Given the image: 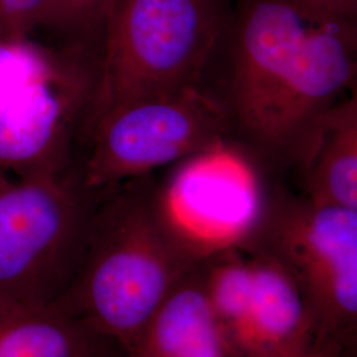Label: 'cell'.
I'll use <instances>...</instances> for the list:
<instances>
[{
  "label": "cell",
  "mask_w": 357,
  "mask_h": 357,
  "mask_svg": "<svg viewBox=\"0 0 357 357\" xmlns=\"http://www.w3.org/2000/svg\"><path fill=\"white\" fill-rule=\"evenodd\" d=\"M218 52L217 86L230 138L278 174L295 142L323 112L355 93L357 23L295 0H233Z\"/></svg>",
  "instance_id": "cell-1"
},
{
  "label": "cell",
  "mask_w": 357,
  "mask_h": 357,
  "mask_svg": "<svg viewBox=\"0 0 357 357\" xmlns=\"http://www.w3.org/2000/svg\"><path fill=\"white\" fill-rule=\"evenodd\" d=\"M155 191L150 175L103 192L75 278L57 303L126 351L197 264L167 228Z\"/></svg>",
  "instance_id": "cell-2"
},
{
  "label": "cell",
  "mask_w": 357,
  "mask_h": 357,
  "mask_svg": "<svg viewBox=\"0 0 357 357\" xmlns=\"http://www.w3.org/2000/svg\"><path fill=\"white\" fill-rule=\"evenodd\" d=\"M231 6L233 0H116L82 134L123 103L203 84Z\"/></svg>",
  "instance_id": "cell-3"
},
{
  "label": "cell",
  "mask_w": 357,
  "mask_h": 357,
  "mask_svg": "<svg viewBox=\"0 0 357 357\" xmlns=\"http://www.w3.org/2000/svg\"><path fill=\"white\" fill-rule=\"evenodd\" d=\"M102 195L85 187L78 167L0 172V298L61 301Z\"/></svg>",
  "instance_id": "cell-4"
},
{
  "label": "cell",
  "mask_w": 357,
  "mask_h": 357,
  "mask_svg": "<svg viewBox=\"0 0 357 357\" xmlns=\"http://www.w3.org/2000/svg\"><path fill=\"white\" fill-rule=\"evenodd\" d=\"M241 252L280 265L303 294L318 340L356 355V209L314 203L275 178Z\"/></svg>",
  "instance_id": "cell-5"
},
{
  "label": "cell",
  "mask_w": 357,
  "mask_h": 357,
  "mask_svg": "<svg viewBox=\"0 0 357 357\" xmlns=\"http://www.w3.org/2000/svg\"><path fill=\"white\" fill-rule=\"evenodd\" d=\"M97 64L35 40L0 41V172L70 166Z\"/></svg>",
  "instance_id": "cell-6"
},
{
  "label": "cell",
  "mask_w": 357,
  "mask_h": 357,
  "mask_svg": "<svg viewBox=\"0 0 357 357\" xmlns=\"http://www.w3.org/2000/svg\"><path fill=\"white\" fill-rule=\"evenodd\" d=\"M85 135L89 144L79 175L90 191L105 192L230 138L229 118L203 82L123 103Z\"/></svg>",
  "instance_id": "cell-7"
},
{
  "label": "cell",
  "mask_w": 357,
  "mask_h": 357,
  "mask_svg": "<svg viewBox=\"0 0 357 357\" xmlns=\"http://www.w3.org/2000/svg\"><path fill=\"white\" fill-rule=\"evenodd\" d=\"M240 143L225 138L171 166L156 181L168 230L195 261L243 250L265 213L275 180Z\"/></svg>",
  "instance_id": "cell-8"
},
{
  "label": "cell",
  "mask_w": 357,
  "mask_h": 357,
  "mask_svg": "<svg viewBox=\"0 0 357 357\" xmlns=\"http://www.w3.org/2000/svg\"><path fill=\"white\" fill-rule=\"evenodd\" d=\"M281 172L318 204L357 211L356 91L317 116L295 142Z\"/></svg>",
  "instance_id": "cell-9"
},
{
  "label": "cell",
  "mask_w": 357,
  "mask_h": 357,
  "mask_svg": "<svg viewBox=\"0 0 357 357\" xmlns=\"http://www.w3.org/2000/svg\"><path fill=\"white\" fill-rule=\"evenodd\" d=\"M248 255L253 303L241 357H306L318 342V330L303 294L280 265Z\"/></svg>",
  "instance_id": "cell-10"
},
{
  "label": "cell",
  "mask_w": 357,
  "mask_h": 357,
  "mask_svg": "<svg viewBox=\"0 0 357 357\" xmlns=\"http://www.w3.org/2000/svg\"><path fill=\"white\" fill-rule=\"evenodd\" d=\"M0 357H128L114 337L59 305L0 298Z\"/></svg>",
  "instance_id": "cell-11"
},
{
  "label": "cell",
  "mask_w": 357,
  "mask_h": 357,
  "mask_svg": "<svg viewBox=\"0 0 357 357\" xmlns=\"http://www.w3.org/2000/svg\"><path fill=\"white\" fill-rule=\"evenodd\" d=\"M197 264L153 312L128 347V357H230Z\"/></svg>",
  "instance_id": "cell-12"
},
{
  "label": "cell",
  "mask_w": 357,
  "mask_h": 357,
  "mask_svg": "<svg viewBox=\"0 0 357 357\" xmlns=\"http://www.w3.org/2000/svg\"><path fill=\"white\" fill-rule=\"evenodd\" d=\"M205 295L230 357H241L253 303V268L241 250L199 261Z\"/></svg>",
  "instance_id": "cell-13"
},
{
  "label": "cell",
  "mask_w": 357,
  "mask_h": 357,
  "mask_svg": "<svg viewBox=\"0 0 357 357\" xmlns=\"http://www.w3.org/2000/svg\"><path fill=\"white\" fill-rule=\"evenodd\" d=\"M116 0H47L38 29L56 38L57 48L76 52L98 64Z\"/></svg>",
  "instance_id": "cell-14"
},
{
  "label": "cell",
  "mask_w": 357,
  "mask_h": 357,
  "mask_svg": "<svg viewBox=\"0 0 357 357\" xmlns=\"http://www.w3.org/2000/svg\"><path fill=\"white\" fill-rule=\"evenodd\" d=\"M47 0H0V41L32 38L41 24Z\"/></svg>",
  "instance_id": "cell-15"
},
{
  "label": "cell",
  "mask_w": 357,
  "mask_h": 357,
  "mask_svg": "<svg viewBox=\"0 0 357 357\" xmlns=\"http://www.w3.org/2000/svg\"><path fill=\"white\" fill-rule=\"evenodd\" d=\"M312 13L357 23V0H295Z\"/></svg>",
  "instance_id": "cell-16"
},
{
  "label": "cell",
  "mask_w": 357,
  "mask_h": 357,
  "mask_svg": "<svg viewBox=\"0 0 357 357\" xmlns=\"http://www.w3.org/2000/svg\"><path fill=\"white\" fill-rule=\"evenodd\" d=\"M306 357H356V355L347 352L337 345L324 343V342H317L312 351Z\"/></svg>",
  "instance_id": "cell-17"
}]
</instances>
